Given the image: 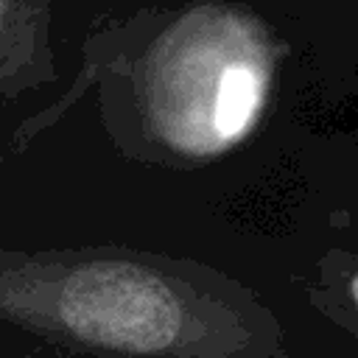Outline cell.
Instances as JSON below:
<instances>
[{
  "label": "cell",
  "mask_w": 358,
  "mask_h": 358,
  "mask_svg": "<svg viewBox=\"0 0 358 358\" xmlns=\"http://www.w3.org/2000/svg\"><path fill=\"white\" fill-rule=\"evenodd\" d=\"M0 322L84 358H291L249 285L126 246L0 249Z\"/></svg>",
  "instance_id": "1"
},
{
  "label": "cell",
  "mask_w": 358,
  "mask_h": 358,
  "mask_svg": "<svg viewBox=\"0 0 358 358\" xmlns=\"http://www.w3.org/2000/svg\"><path fill=\"white\" fill-rule=\"evenodd\" d=\"M268 87L263 28L232 8H196L143 62V109L162 143L187 157L235 145Z\"/></svg>",
  "instance_id": "2"
},
{
  "label": "cell",
  "mask_w": 358,
  "mask_h": 358,
  "mask_svg": "<svg viewBox=\"0 0 358 358\" xmlns=\"http://www.w3.org/2000/svg\"><path fill=\"white\" fill-rule=\"evenodd\" d=\"M22 0H0V50L6 45H17V34L22 28Z\"/></svg>",
  "instance_id": "3"
}]
</instances>
